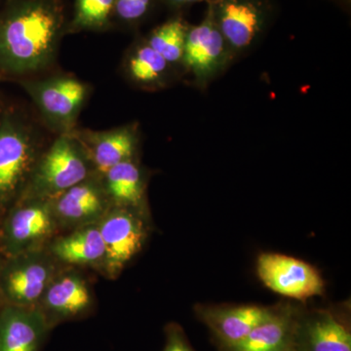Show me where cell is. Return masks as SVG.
<instances>
[{"label":"cell","instance_id":"cell-10","mask_svg":"<svg viewBox=\"0 0 351 351\" xmlns=\"http://www.w3.org/2000/svg\"><path fill=\"white\" fill-rule=\"evenodd\" d=\"M258 276L277 294L298 301L320 295L324 282L319 272L304 261L276 253H263L258 258Z\"/></svg>","mask_w":351,"mask_h":351},{"label":"cell","instance_id":"cell-21","mask_svg":"<svg viewBox=\"0 0 351 351\" xmlns=\"http://www.w3.org/2000/svg\"><path fill=\"white\" fill-rule=\"evenodd\" d=\"M189 25L184 18L174 17L158 25L145 38L152 49L182 75L184 46Z\"/></svg>","mask_w":351,"mask_h":351},{"label":"cell","instance_id":"cell-7","mask_svg":"<svg viewBox=\"0 0 351 351\" xmlns=\"http://www.w3.org/2000/svg\"><path fill=\"white\" fill-rule=\"evenodd\" d=\"M98 226L106 249L101 269L110 277L117 276L142 250L147 239L143 212L112 206L100 219Z\"/></svg>","mask_w":351,"mask_h":351},{"label":"cell","instance_id":"cell-20","mask_svg":"<svg viewBox=\"0 0 351 351\" xmlns=\"http://www.w3.org/2000/svg\"><path fill=\"white\" fill-rule=\"evenodd\" d=\"M103 178L104 188L112 206L143 211L145 180L135 159L113 166Z\"/></svg>","mask_w":351,"mask_h":351},{"label":"cell","instance_id":"cell-14","mask_svg":"<svg viewBox=\"0 0 351 351\" xmlns=\"http://www.w3.org/2000/svg\"><path fill=\"white\" fill-rule=\"evenodd\" d=\"M276 309L258 306H199L197 314L223 348H228L246 338L256 327L271 317Z\"/></svg>","mask_w":351,"mask_h":351},{"label":"cell","instance_id":"cell-4","mask_svg":"<svg viewBox=\"0 0 351 351\" xmlns=\"http://www.w3.org/2000/svg\"><path fill=\"white\" fill-rule=\"evenodd\" d=\"M58 228L52 199L22 198L2 226V250L10 258L39 250Z\"/></svg>","mask_w":351,"mask_h":351},{"label":"cell","instance_id":"cell-5","mask_svg":"<svg viewBox=\"0 0 351 351\" xmlns=\"http://www.w3.org/2000/svg\"><path fill=\"white\" fill-rule=\"evenodd\" d=\"M210 6L237 61L253 49L269 27L271 6L267 0H218Z\"/></svg>","mask_w":351,"mask_h":351},{"label":"cell","instance_id":"cell-6","mask_svg":"<svg viewBox=\"0 0 351 351\" xmlns=\"http://www.w3.org/2000/svg\"><path fill=\"white\" fill-rule=\"evenodd\" d=\"M34 130L18 122L0 126V203L12 199L25 188L38 159Z\"/></svg>","mask_w":351,"mask_h":351},{"label":"cell","instance_id":"cell-22","mask_svg":"<svg viewBox=\"0 0 351 351\" xmlns=\"http://www.w3.org/2000/svg\"><path fill=\"white\" fill-rule=\"evenodd\" d=\"M115 0H75V17L71 32L104 31L114 16Z\"/></svg>","mask_w":351,"mask_h":351},{"label":"cell","instance_id":"cell-12","mask_svg":"<svg viewBox=\"0 0 351 351\" xmlns=\"http://www.w3.org/2000/svg\"><path fill=\"white\" fill-rule=\"evenodd\" d=\"M52 200L59 228H77L98 223L112 207L103 182L93 176Z\"/></svg>","mask_w":351,"mask_h":351},{"label":"cell","instance_id":"cell-2","mask_svg":"<svg viewBox=\"0 0 351 351\" xmlns=\"http://www.w3.org/2000/svg\"><path fill=\"white\" fill-rule=\"evenodd\" d=\"M86 151L73 132L61 134L39 156L22 198L54 199L91 176Z\"/></svg>","mask_w":351,"mask_h":351},{"label":"cell","instance_id":"cell-19","mask_svg":"<svg viewBox=\"0 0 351 351\" xmlns=\"http://www.w3.org/2000/svg\"><path fill=\"white\" fill-rule=\"evenodd\" d=\"M126 73L134 84L147 90L168 86L178 75L177 71L152 49L145 39L132 47L126 60Z\"/></svg>","mask_w":351,"mask_h":351},{"label":"cell","instance_id":"cell-24","mask_svg":"<svg viewBox=\"0 0 351 351\" xmlns=\"http://www.w3.org/2000/svg\"><path fill=\"white\" fill-rule=\"evenodd\" d=\"M165 338L163 351H195L189 345L182 328L176 323H171L165 328Z\"/></svg>","mask_w":351,"mask_h":351},{"label":"cell","instance_id":"cell-25","mask_svg":"<svg viewBox=\"0 0 351 351\" xmlns=\"http://www.w3.org/2000/svg\"><path fill=\"white\" fill-rule=\"evenodd\" d=\"M163 1L171 8L182 9L195 3H200V2H206L208 5H210V4H213L218 0H163Z\"/></svg>","mask_w":351,"mask_h":351},{"label":"cell","instance_id":"cell-9","mask_svg":"<svg viewBox=\"0 0 351 351\" xmlns=\"http://www.w3.org/2000/svg\"><path fill=\"white\" fill-rule=\"evenodd\" d=\"M25 89L53 128L69 133L86 101L87 84L71 76L25 83Z\"/></svg>","mask_w":351,"mask_h":351},{"label":"cell","instance_id":"cell-11","mask_svg":"<svg viewBox=\"0 0 351 351\" xmlns=\"http://www.w3.org/2000/svg\"><path fill=\"white\" fill-rule=\"evenodd\" d=\"M94 306L87 281L78 272L56 274L41 298L38 308L50 327L84 317Z\"/></svg>","mask_w":351,"mask_h":351},{"label":"cell","instance_id":"cell-15","mask_svg":"<svg viewBox=\"0 0 351 351\" xmlns=\"http://www.w3.org/2000/svg\"><path fill=\"white\" fill-rule=\"evenodd\" d=\"M83 147L93 169L104 176L117 164L135 159L138 149L137 125H127L105 132L75 134Z\"/></svg>","mask_w":351,"mask_h":351},{"label":"cell","instance_id":"cell-23","mask_svg":"<svg viewBox=\"0 0 351 351\" xmlns=\"http://www.w3.org/2000/svg\"><path fill=\"white\" fill-rule=\"evenodd\" d=\"M156 0H115L114 16L126 25H137L151 12Z\"/></svg>","mask_w":351,"mask_h":351},{"label":"cell","instance_id":"cell-8","mask_svg":"<svg viewBox=\"0 0 351 351\" xmlns=\"http://www.w3.org/2000/svg\"><path fill=\"white\" fill-rule=\"evenodd\" d=\"M2 274L1 286L10 304L38 306L41 298L56 276L55 258L43 249L10 258Z\"/></svg>","mask_w":351,"mask_h":351},{"label":"cell","instance_id":"cell-1","mask_svg":"<svg viewBox=\"0 0 351 351\" xmlns=\"http://www.w3.org/2000/svg\"><path fill=\"white\" fill-rule=\"evenodd\" d=\"M66 20L61 0H18L0 18V66L34 73L52 63Z\"/></svg>","mask_w":351,"mask_h":351},{"label":"cell","instance_id":"cell-16","mask_svg":"<svg viewBox=\"0 0 351 351\" xmlns=\"http://www.w3.org/2000/svg\"><path fill=\"white\" fill-rule=\"evenodd\" d=\"M297 351H351L350 329L330 311L298 321Z\"/></svg>","mask_w":351,"mask_h":351},{"label":"cell","instance_id":"cell-13","mask_svg":"<svg viewBox=\"0 0 351 351\" xmlns=\"http://www.w3.org/2000/svg\"><path fill=\"white\" fill-rule=\"evenodd\" d=\"M51 330L38 306L9 304L0 311V351H40Z\"/></svg>","mask_w":351,"mask_h":351},{"label":"cell","instance_id":"cell-3","mask_svg":"<svg viewBox=\"0 0 351 351\" xmlns=\"http://www.w3.org/2000/svg\"><path fill=\"white\" fill-rule=\"evenodd\" d=\"M235 61L217 25L213 10L208 5L202 22L189 25L182 61L184 75L191 76V84L204 91Z\"/></svg>","mask_w":351,"mask_h":351},{"label":"cell","instance_id":"cell-18","mask_svg":"<svg viewBox=\"0 0 351 351\" xmlns=\"http://www.w3.org/2000/svg\"><path fill=\"white\" fill-rule=\"evenodd\" d=\"M49 253L55 260L68 265L101 267L106 249L98 223L80 226L69 235L55 239Z\"/></svg>","mask_w":351,"mask_h":351},{"label":"cell","instance_id":"cell-17","mask_svg":"<svg viewBox=\"0 0 351 351\" xmlns=\"http://www.w3.org/2000/svg\"><path fill=\"white\" fill-rule=\"evenodd\" d=\"M299 318L290 309H276L237 345L225 351H297Z\"/></svg>","mask_w":351,"mask_h":351}]
</instances>
